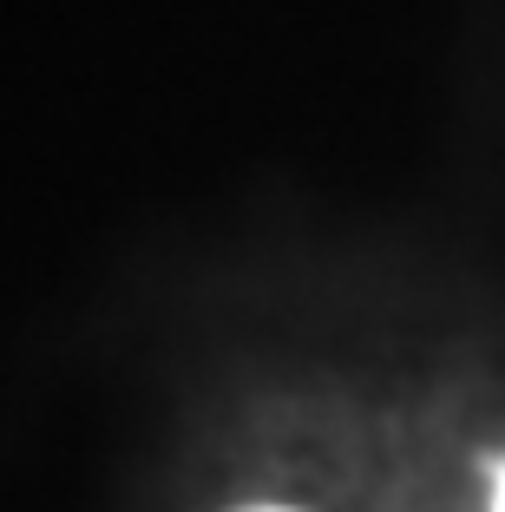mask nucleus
I'll list each match as a JSON object with an SVG mask.
<instances>
[{
    "instance_id": "obj_1",
    "label": "nucleus",
    "mask_w": 505,
    "mask_h": 512,
    "mask_svg": "<svg viewBox=\"0 0 505 512\" xmlns=\"http://www.w3.org/2000/svg\"><path fill=\"white\" fill-rule=\"evenodd\" d=\"M492 512H505V467H499V486H492Z\"/></svg>"
},
{
    "instance_id": "obj_2",
    "label": "nucleus",
    "mask_w": 505,
    "mask_h": 512,
    "mask_svg": "<svg viewBox=\"0 0 505 512\" xmlns=\"http://www.w3.org/2000/svg\"><path fill=\"white\" fill-rule=\"evenodd\" d=\"M256 512H283V506H256Z\"/></svg>"
}]
</instances>
